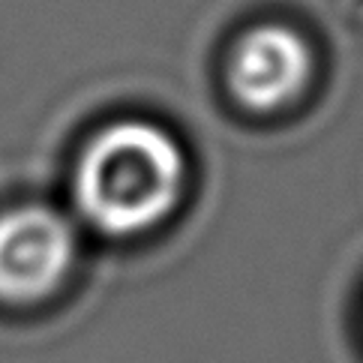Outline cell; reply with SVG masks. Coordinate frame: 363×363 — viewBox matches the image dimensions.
Here are the masks:
<instances>
[{"mask_svg": "<svg viewBox=\"0 0 363 363\" xmlns=\"http://www.w3.org/2000/svg\"><path fill=\"white\" fill-rule=\"evenodd\" d=\"M184 184V150L165 129L147 121H118L87 141L72 192L96 231L133 238L174 211Z\"/></svg>", "mask_w": 363, "mask_h": 363, "instance_id": "1", "label": "cell"}, {"mask_svg": "<svg viewBox=\"0 0 363 363\" xmlns=\"http://www.w3.org/2000/svg\"><path fill=\"white\" fill-rule=\"evenodd\" d=\"M75 262L72 225L40 204L16 207L0 216V297L30 303L51 294Z\"/></svg>", "mask_w": 363, "mask_h": 363, "instance_id": "2", "label": "cell"}, {"mask_svg": "<svg viewBox=\"0 0 363 363\" xmlns=\"http://www.w3.org/2000/svg\"><path fill=\"white\" fill-rule=\"evenodd\" d=\"M313 79V55L285 24L246 30L228 57V90L246 111L270 114L291 106Z\"/></svg>", "mask_w": 363, "mask_h": 363, "instance_id": "3", "label": "cell"}]
</instances>
